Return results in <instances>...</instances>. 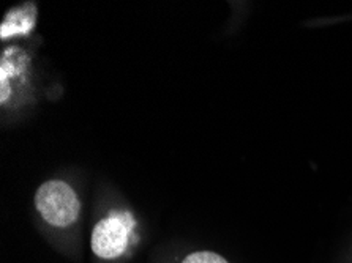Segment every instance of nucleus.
<instances>
[{
	"instance_id": "nucleus-1",
	"label": "nucleus",
	"mask_w": 352,
	"mask_h": 263,
	"mask_svg": "<svg viewBox=\"0 0 352 263\" xmlns=\"http://www.w3.org/2000/svg\"><path fill=\"white\" fill-rule=\"evenodd\" d=\"M35 207L41 218L54 227H68L76 222L81 203L73 187L60 180L43 183L35 194Z\"/></svg>"
},
{
	"instance_id": "nucleus-2",
	"label": "nucleus",
	"mask_w": 352,
	"mask_h": 263,
	"mask_svg": "<svg viewBox=\"0 0 352 263\" xmlns=\"http://www.w3.org/2000/svg\"><path fill=\"white\" fill-rule=\"evenodd\" d=\"M135 229V218L128 211H113L101 219L92 232L94 254L104 260H114L128 248L131 232Z\"/></svg>"
},
{
	"instance_id": "nucleus-3",
	"label": "nucleus",
	"mask_w": 352,
	"mask_h": 263,
	"mask_svg": "<svg viewBox=\"0 0 352 263\" xmlns=\"http://www.w3.org/2000/svg\"><path fill=\"white\" fill-rule=\"evenodd\" d=\"M182 263H228L225 257L215 254L210 251H201L193 252V254L186 255Z\"/></svg>"
}]
</instances>
